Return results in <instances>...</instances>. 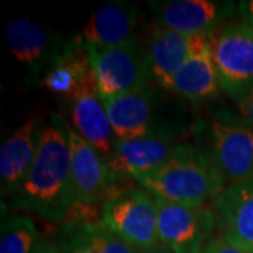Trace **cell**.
I'll return each mask as SVG.
<instances>
[{
    "label": "cell",
    "instance_id": "8fae6325",
    "mask_svg": "<svg viewBox=\"0 0 253 253\" xmlns=\"http://www.w3.org/2000/svg\"><path fill=\"white\" fill-rule=\"evenodd\" d=\"M221 238L238 249L253 253V176L228 184L212 199Z\"/></svg>",
    "mask_w": 253,
    "mask_h": 253
},
{
    "label": "cell",
    "instance_id": "484cf974",
    "mask_svg": "<svg viewBox=\"0 0 253 253\" xmlns=\"http://www.w3.org/2000/svg\"><path fill=\"white\" fill-rule=\"evenodd\" d=\"M135 253H173L170 252L165 245H158L155 248H151V249H146V251H135Z\"/></svg>",
    "mask_w": 253,
    "mask_h": 253
},
{
    "label": "cell",
    "instance_id": "e0dca14e",
    "mask_svg": "<svg viewBox=\"0 0 253 253\" xmlns=\"http://www.w3.org/2000/svg\"><path fill=\"white\" fill-rule=\"evenodd\" d=\"M208 36H186L162 26H155L149 33L148 58L151 73L158 83L169 90L174 75L189 61L194 51Z\"/></svg>",
    "mask_w": 253,
    "mask_h": 253
},
{
    "label": "cell",
    "instance_id": "8992f818",
    "mask_svg": "<svg viewBox=\"0 0 253 253\" xmlns=\"http://www.w3.org/2000/svg\"><path fill=\"white\" fill-rule=\"evenodd\" d=\"M158 235L173 253H200L217 226L212 208L156 199Z\"/></svg>",
    "mask_w": 253,
    "mask_h": 253
},
{
    "label": "cell",
    "instance_id": "603a6c76",
    "mask_svg": "<svg viewBox=\"0 0 253 253\" xmlns=\"http://www.w3.org/2000/svg\"><path fill=\"white\" fill-rule=\"evenodd\" d=\"M236 107L241 116L239 118L253 128V86L236 100Z\"/></svg>",
    "mask_w": 253,
    "mask_h": 253
},
{
    "label": "cell",
    "instance_id": "5b68a950",
    "mask_svg": "<svg viewBox=\"0 0 253 253\" xmlns=\"http://www.w3.org/2000/svg\"><path fill=\"white\" fill-rule=\"evenodd\" d=\"M87 52L103 101L148 87L152 76L151 65L148 51L139 46L138 40L117 48L87 49Z\"/></svg>",
    "mask_w": 253,
    "mask_h": 253
},
{
    "label": "cell",
    "instance_id": "9a60e30c",
    "mask_svg": "<svg viewBox=\"0 0 253 253\" xmlns=\"http://www.w3.org/2000/svg\"><path fill=\"white\" fill-rule=\"evenodd\" d=\"M103 103L116 139H135L159 134H177L163 132L158 128L155 117L159 109V94L149 87L116 99L106 100Z\"/></svg>",
    "mask_w": 253,
    "mask_h": 253
},
{
    "label": "cell",
    "instance_id": "4fadbf2b",
    "mask_svg": "<svg viewBox=\"0 0 253 253\" xmlns=\"http://www.w3.org/2000/svg\"><path fill=\"white\" fill-rule=\"evenodd\" d=\"M152 6L159 26L186 36H211L235 10L232 3L214 0H169Z\"/></svg>",
    "mask_w": 253,
    "mask_h": 253
},
{
    "label": "cell",
    "instance_id": "7402d4cb",
    "mask_svg": "<svg viewBox=\"0 0 253 253\" xmlns=\"http://www.w3.org/2000/svg\"><path fill=\"white\" fill-rule=\"evenodd\" d=\"M97 242H99L100 253H135L131 246L120 241L117 236L110 234L101 225H99V231H97Z\"/></svg>",
    "mask_w": 253,
    "mask_h": 253
},
{
    "label": "cell",
    "instance_id": "3957f363",
    "mask_svg": "<svg viewBox=\"0 0 253 253\" xmlns=\"http://www.w3.org/2000/svg\"><path fill=\"white\" fill-rule=\"evenodd\" d=\"M100 225L134 251L161 245L156 200L144 187H126L101 204Z\"/></svg>",
    "mask_w": 253,
    "mask_h": 253
},
{
    "label": "cell",
    "instance_id": "5bb4252c",
    "mask_svg": "<svg viewBox=\"0 0 253 253\" xmlns=\"http://www.w3.org/2000/svg\"><path fill=\"white\" fill-rule=\"evenodd\" d=\"M75 131L86 139L106 161L113 151L116 136L104 103L100 97L96 76L91 69L71 96Z\"/></svg>",
    "mask_w": 253,
    "mask_h": 253
},
{
    "label": "cell",
    "instance_id": "4316f807",
    "mask_svg": "<svg viewBox=\"0 0 253 253\" xmlns=\"http://www.w3.org/2000/svg\"><path fill=\"white\" fill-rule=\"evenodd\" d=\"M248 4H249V6H248V9H249V17H248V20H249V21H248V23L251 24V27H252L253 30V1H249Z\"/></svg>",
    "mask_w": 253,
    "mask_h": 253
},
{
    "label": "cell",
    "instance_id": "d6986e66",
    "mask_svg": "<svg viewBox=\"0 0 253 253\" xmlns=\"http://www.w3.org/2000/svg\"><path fill=\"white\" fill-rule=\"evenodd\" d=\"M90 71L89 52L78 44L49 72L45 73L42 86L55 94L71 97Z\"/></svg>",
    "mask_w": 253,
    "mask_h": 253
},
{
    "label": "cell",
    "instance_id": "52a82bcc",
    "mask_svg": "<svg viewBox=\"0 0 253 253\" xmlns=\"http://www.w3.org/2000/svg\"><path fill=\"white\" fill-rule=\"evenodd\" d=\"M208 152L228 184L253 176V128L241 118L219 114L210 123Z\"/></svg>",
    "mask_w": 253,
    "mask_h": 253
},
{
    "label": "cell",
    "instance_id": "2e32d148",
    "mask_svg": "<svg viewBox=\"0 0 253 253\" xmlns=\"http://www.w3.org/2000/svg\"><path fill=\"white\" fill-rule=\"evenodd\" d=\"M42 126L37 118H28L6 139L0 149L1 196L14 197L34 162Z\"/></svg>",
    "mask_w": 253,
    "mask_h": 253
},
{
    "label": "cell",
    "instance_id": "ac0fdd59",
    "mask_svg": "<svg viewBox=\"0 0 253 253\" xmlns=\"http://www.w3.org/2000/svg\"><path fill=\"white\" fill-rule=\"evenodd\" d=\"M218 89L219 83L211 58L208 36L174 75L169 90L190 101H203L212 97Z\"/></svg>",
    "mask_w": 253,
    "mask_h": 253
},
{
    "label": "cell",
    "instance_id": "9c48e42d",
    "mask_svg": "<svg viewBox=\"0 0 253 253\" xmlns=\"http://www.w3.org/2000/svg\"><path fill=\"white\" fill-rule=\"evenodd\" d=\"M4 36L14 58L34 72L48 73L79 44L78 40L66 42L56 38L42 26L26 17L10 18L4 26Z\"/></svg>",
    "mask_w": 253,
    "mask_h": 253
},
{
    "label": "cell",
    "instance_id": "d4e9b609",
    "mask_svg": "<svg viewBox=\"0 0 253 253\" xmlns=\"http://www.w3.org/2000/svg\"><path fill=\"white\" fill-rule=\"evenodd\" d=\"M31 253H59V251H58V245L55 242H51V241L44 239V238H40Z\"/></svg>",
    "mask_w": 253,
    "mask_h": 253
},
{
    "label": "cell",
    "instance_id": "277c9868",
    "mask_svg": "<svg viewBox=\"0 0 253 253\" xmlns=\"http://www.w3.org/2000/svg\"><path fill=\"white\" fill-rule=\"evenodd\" d=\"M219 89L238 100L253 86V30L248 21L218 28L210 36Z\"/></svg>",
    "mask_w": 253,
    "mask_h": 253
},
{
    "label": "cell",
    "instance_id": "6da1fadb",
    "mask_svg": "<svg viewBox=\"0 0 253 253\" xmlns=\"http://www.w3.org/2000/svg\"><path fill=\"white\" fill-rule=\"evenodd\" d=\"M14 206L51 222L66 219L75 206L69 126L58 114L42 126L36 158L13 197Z\"/></svg>",
    "mask_w": 253,
    "mask_h": 253
},
{
    "label": "cell",
    "instance_id": "7a4b0ae2",
    "mask_svg": "<svg viewBox=\"0 0 253 253\" xmlns=\"http://www.w3.org/2000/svg\"><path fill=\"white\" fill-rule=\"evenodd\" d=\"M138 183L156 199L181 204H204L225 189V180L207 152L187 142Z\"/></svg>",
    "mask_w": 253,
    "mask_h": 253
},
{
    "label": "cell",
    "instance_id": "ba28073f",
    "mask_svg": "<svg viewBox=\"0 0 253 253\" xmlns=\"http://www.w3.org/2000/svg\"><path fill=\"white\" fill-rule=\"evenodd\" d=\"M72 181L75 206L93 207L126 187H120L123 179L113 172L107 161L69 126Z\"/></svg>",
    "mask_w": 253,
    "mask_h": 253
},
{
    "label": "cell",
    "instance_id": "7c38bea8",
    "mask_svg": "<svg viewBox=\"0 0 253 253\" xmlns=\"http://www.w3.org/2000/svg\"><path fill=\"white\" fill-rule=\"evenodd\" d=\"M139 10L128 1H107L90 14L82 28L79 44L84 49H109L138 40Z\"/></svg>",
    "mask_w": 253,
    "mask_h": 253
},
{
    "label": "cell",
    "instance_id": "ffe728a7",
    "mask_svg": "<svg viewBox=\"0 0 253 253\" xmlns=\"http://www.w3.org/2000/svg\"><path fill=\"white\" fill-rule=\"evenodd\" d=\"M86 211L68 217L69 219L62 226L56 242L59 253H100L97 242L100 222L87 217Z\"/></svg>",
    "mask_w": 253,
    "mask_h": 253
},
{
    "label": "cell",
    "instance_id": "cb8c5ba5",
    "mask_svg": "<svg viewBox=\"0 0 253 253\" xmlns=\"http://www.w3.org/2000/svg\"><path fill=\"white\" fill-rule=\"evenodd\" d=\"M200 253H246L235 246L229 245L221 236H215L208 242Z\"/></svg>",
    "mask_w": 253,
    "mask_h": 253
},
{
    "label": "cell",
    "instance_id": "30bf717a",
    "mask_svg": "<svg viewBox=\"0 0 253 253\" xmlns=\"http://www.w3.org/2000/svg\"><path fill=\"white\" fill-rule=\"evenodd\" d=\"M177 134H159L135 139H116L107 163L121 179L139 181L162 166L180 146Z\"/></svg>",
    "mask_w": 253,
    "mask_h": 253
},
{
    "label": "cell",
    "instance_id": "44dd1931",
    "mask_svg": "<svg viewBox=\"0 0 253 253\" xmlns=\"http://www.w3.org/2000/svg\"><path fill=\"white\" fill-rule=\"evenodd\" d=\"M38 239L36 224L30 218L10 217L1 222L0 253H31Z\"/></svg>",
    "mask_w": 253,
    "mask_h": 253
}]
</instances>
